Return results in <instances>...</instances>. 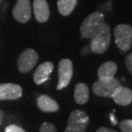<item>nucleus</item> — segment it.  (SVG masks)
Masks as SVG:
<instances>
[{
    "label": "nucleus",
    "instance_id": "nucleus-1",
    "mask_svg": "<svg viewBox=\"0 0 132 132\" xmlns=\"http://www.w3.org/2000/svg\"><path fill=\"white\" fill-rule=\"evenodd\" d=\"M104 24V16L101 12H93L84 20L80 26L81 36L84 39H92Z\"/></svg>",
    "mask_w": 132,
    "mask_h": 132
},
{
    "label": "nucleus",
    "instance_id": "nucleus-2",
    "mask_svg": "<svg viewBox=\"0 0 132 132\" xmlns=\"http://www.w3.org/2000/svg\"><path fill=\"white\" fill-rule=\"evenodd\" d=\"M90 48L96 54H102L108 49L111 42L110 27L104 22L101 29L90 39Z\"/></svg>",
    "mask_w": 132,
    "mask_h": 132
},
{
    "label": "nucleus",
    "instance_id": "nucleus-3",
    "mask_svg": "<svg viewBox=\"0 0 132 132\" xmlns=\"http://www.w3.org/2000/svg\"><path fill=\"white\" fill-rule=\"evenodd\" d=\"M89 123V117L85 111L74 110L69 115L65 132H85Z\"/></svg>",
    "mask_w": 132,
    "mask_h": 132
},
{
    "label": "nucleus",
    "instance_id": "nucleus-4",
    "mask_svg": "<svg viewBox=\"0 0 132 132\" xmlns=\"http://www.w3.org/2000/svg\"><path fill=\"white\" fill-rule=\"evenodd\" d=\"M114 38L117 46L123 52H127L132 45V27L128 24H119L114 29Z\"/></svg>",
    "mask_w": 132,
    "mask_h": 132
},
{
    "label": "nucleus",
    "instance_id": "nucleus-5",
    "mask_svg": "<svg viewBox=\"0 0 132 132\" xmlns=\"http://www.w3.org/2000/svg\"><path fill=\"white\" fill-rule=\"evenodd\" d=\"M120 85H121L120 81L115 77L105 80L98 79L93 84L92 91L95 95L99 97L110 98L112 97V94H113L115 89Z\"/></svg>",
    "mask_w": 132,
    "mask_h": 132
},
{
    "label": "nucleus",
    "instance_id": "nucleus-6",
    "mask_svg": "<svg viewBox=\"0 0 132 132\" xmlns=\"http://www.w3.org/2000/svg\"><path fill=\"white\" fill-rule=\"evenodd\" d=\"M72 75H73L72 62L68 58L61 59L58 66V83L56 86L57 90H61L69 85Z\"/></svg>",
    "mask_w": 132,
    "mask_h": 132
},
{
    "label": "nucleus",
    "instance_id": "nucleus-7",
    "mask_svg": "<svg viewBox=\"0 0 132 132\" xmlns=\"http://www.w3.org/2000/svg\"><path fill=\"white\" fill-rule=\"evenodd\" d=\"M38 61V52L32 48H27L19 56L17 60V67L20 72L27 73L34 68Z\"/></svg>",
    "mask_w": 132,
    "mask_h": 132
},
{
    "label": "nucleus",
    "instance_id": "nucleus-8",
    "mask_svg": "<svg viewBox=\"0 0 132 132\" xmlns=\"http://www.w3.org/2000/svg\"><path fill=\"white\" fill-rule=\"evenodd\" d=\"M12 14L14 18L18 22L26 23L28 22L32 16L30 0H17L15 7L13 8Z\"/></svg>",
    "mask_w": 132,
    "mask_h": 132
},
{
    "label": "nucleus",
    "instance_id": "nucleus-9",
    "mask_svg": "<svg viewBox=\"0 0 132 132\" xmlns=\"http://www.w3.org/2000/svg\"><path fill=\"white\" fill-rule=\"evenodd\" d=\"M22 88L15 83L0 84V100H15L22 95Z\"/></svg>",
    "mask_w": 132,
    "mask_h": 132
},
{
    "label": "nucleus",
    "instance_id": "nucleus-10",
    "mask_svg": "<svg viewBox=\"0 0 132 132\" xmlns=\"http://www.w3.org/2000/svg\"><path fill=\"white\" fill-rule=\"evenodd\" d=\"M54 70V64L51 62H44L39 64L33 75V80L37 85H40L50 79V75Z\"/></svg>",
    "mask_w": 132,
    "mask_h": 132
},
{
    "label": "nucleus",
    "instance_id": "nucleus-11",
    "mask_svg": "<svg viewBox=\"0 0 132 132\" xmlns=\"http://www.w3.org/2000/svg\"><path fill=\"white\" fill-rule=\"evenodd\" d=\"M112 98L114 102L119 106H126L132 103V91L130 88L120 85L115 89Z\"/></svg>",
    "mask_w": 132,
    "mask_h": 132
},
{
    "label": "nucleus",
    "instance_id": "nucleus-12",
    "mask_svg": "<svg viewBox=\"0 0 132 132\" xmlns=\"http://www.w3.org/2000/svg\"><path fill=\"white\" fill-rule=\"evenodd\" d=\"M33 12L35 18L40 23H44L50 17V9L46 0H34Z\"/></svg>",
    "mask_w": 132,
    "mask_h": 132
},
{
    "label": "nucleus",
    "instance_id": "nucleus-13",
    "mask_svg": "<svg viewBox=\"0 0 132 132\" xmlns=\"http://www.w3.org/2000/svg\"><path fill=\"white\" fill-rule=\"evenodd\" d=\"M38 106L42 112H55L59 110L58 103L46 94H42L38 98Z\"/></svg>",
    "mask_w": 132,
    "mask_h": 132
},
{
    "label": "nucleus",
    "instance_id": "nucleus-14",
    "mask_svg": "<svg viewBox=\"0 0 132 132\" xmlns=\"http://www.w3.org/2000/svg\"><path fill=\"white\" fill-rule=\"evenodd\" d=\"M118 71L117 64L113 61H108L106 63L102 64L99 67L97 71L98 79L100 80H105V79H110V78L114 77L115 74Z\"/></svg>",
    "mask_w": 132,
    "mask_h": 132
},
{
    "label": "nucleus",
    "instance_id": "nucleus-15",
    "mask_svg": "<svg viewBox=\"0 0 132 132\" xmlns=\"http://www.w3.org/2000/svg\"><path fill=\"white\" fill-rule=\"evenodd\" d=\"M75 102L78 105H85L89 99V90L85 83L79 82L75 86L73 94Z\"/></svg>",
    "mask_w": 132,
    "mask_h": 132
},
{
    "label": "nucleus",
    "instance_id": "nucleus-16",
    "mask_svg": "<svg viewBox=\"0 0 132 132\" xmlns=\"http://www.w3.org/2000/svg\"><path fill=\"white\" fill-rule=\"evenodd\" d=\"M78 0H58L57 8L61 15L64 16H69L74 10Z\"/></svg>",
    "mask_w": 132,
    "mask_h": 132
},
{
    "label": "nucleus",
    "instance_id": "nucleus-17",
    "mask_svg": "<svg viewBox=\"0 0 132 132\" xmlns=\"http://www.w3.org/2000/svg\"><path fill=\"white\" fill-rule=\"evenodd\" d=\"M119 129L122 132H132V119H125L121 121Z\"/></svg>",
    "mask_w": 132,
    "mask_h": 132
},
{
    "label": "nucleus",
    "instance_id": "nucleus-18",
    "mask_svg": "<svg viewBox=\"0 0 132 132\" xmlns=\"http://www.w3.org/2000/svg\"><path fill=\"white\" fill-rule=\"evenodd\" d=\"M39 132H57L55 126L51 123H43L39 128Z\"/></svg>",
    "mask_w": 132,
    "mask_h": 132
},
{
    "label": "nucleus",
    "instance_id": "nucleus-19",
    "mask_svg": "<svg viewBox=\"0 0 132 132\" xmlns=\"http://www.w3.org/2000/svg\"><path fill=\"white\" fill-rule=\"evenodd\" d=\"M5 132H26V130L15 124H10L5 128Z\"/></svg>",
    "mask_w": 132,
    "mask_h": 132
},
{
    "label": "nucleus",
    "instance_id": "nucleus-20",
    "mask_svg": "<svg viewBox=\"0 0 132 132\" xmlns=\"http://www.w3.org/2000/svg\"><path fill=\"white\" fill-rule=\"evenodd\" d=\"M125 65L127 67L129 72L132 75V53L129 54L127 57L125 58Z\"/></svg>",
    "mask_w": 132,
    "mask_h": 132
},
{
    "label": "nucleus",
    "instance_id": "nucleus-21",
    "mask_svg": "<svg viewBox=\"0 0 132 132\" xmlns=\"http://www.w3.org/2000/svg\"><path fill=\"white\" fill-rule=\"evenodd\" d=\"M95 132H117L115 130H113V129H110V128H108V127H100L98 128L96 131Z\"/></svg>",
    "mask_w": 132,
    "mask_h": 132
},
{
    "label": "nucleus",
    "instance_id": "nucleus-22",
    "mask_svg": "<svg viewBox=\"0 0 132 132\" xmlns=\"http://www.w3.org/2000/svg\"><path fill=\"white\" fill-rule=\"evenodd\" d=\"M109 119H110V121H111V123H113V125H116L117 123H118V121H117L116 117H115L113 113H110V115H109Z\"/></svg>",
    "mask_w": 132,
    "mask_h": 132
},
{
    "label": "nucleus",
    "instance_id": "nucleus-23",
    "mask_svg": "<svg viewBox=\"0 0 132 132\" xmlns=\"http://www.w3.org/2000/svg\"><path fill=\"white\" fill-rule=\"evenodd\" d=\"M4 112L0 110V127H1V124H2V123H3V119H4Z\"/></svg>",
    "mask_w": 132,
    "mask_h": 132
},
{
    "label": "nucleus",
    "instance_id": "nucleus-24",
    "mask_svg": "<svg viewBox=\"0 0 132 132\" xmlns=\"http://www.w3.org/2000/svg\"><path fill=\"white\" fill-rule=\"evenodd\" d=\"M1 3H2V0H0V4H1Z\"/></svg>",
    "mask_w": 132,
    "mask_h": 132
}]
</instances>
